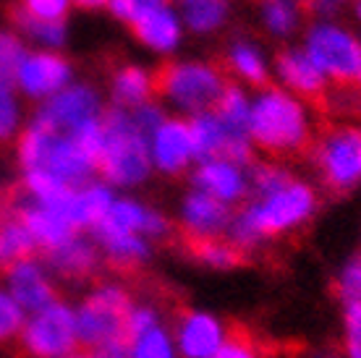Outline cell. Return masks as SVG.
I'll list each match as a JSON object with an SVG mask.
<instances>
[{
	"label": "cell",
	"instance_id": "3957f363",
	"mask_svg": "<svg viewBox=\"0 0 361 358\" xmlns=\"http://www.w3.org/2000/svg\"><path fill=\"white\" fill-rule=\"evenodd\" d=\"M21 165L29 171H42L63 180L66 186L79 188L92 173L94 162L73 144L71 136L47 134L39 125H29L18 142Z\"/></svg>",
	"mask_w": 361,
	"mask_h": 358
},
{
	"label": "cell",
	"instance_id": "277c9868",
	"mask_svg": "<svg viewBox=\"0 0 361 358\" xmlns=\"http://www.w3.org/2000/svg\"><path fill=\"white\" fill-rule=\"evenodd\" d=\"M149 87L152 94H163L191 113L215 108L220 94L226 92L223 76L204 63H163L152 73Z\"/></svg>",
	"mask_w": 361,
	"mask_h": 358
},
{
	"label": "cell",
	"instance_id": "4dcf8cb0",
	"mask_svg": "<svg viewBox=\"0 0 361 358\" xmlns=\"http://www.w3.org/2000/svg\"><path fill=\"white\" fill-rule=\"evenodd\" d=\"M24 63V47L13 35H0V87H11Z\"/></svg>",
	"mask_w": 361,
	"mask_h": 358
},
{
	"label": "cell",
	"instance_id": "b9f144b4",
	"mask_svg": "<svg viewBox=\"0 0 361 358\" xmlns=\"http://www.w3.org/2000/svg\"><path fill=\"white\" fill-rule=\"evenodd\" d=\"M84 358H131V345L128 340H110L105 345H97V348H90L82 353Z\"/></svg>",
	"mask_w": 361,
	"mask_h": 358
},
{
	"label": "cell",
	"instance_id": "836d02e7",
	"mask_svg": "<svg viewBox=\"0 0 361 358\" xmlns=\"http://www.w3.org/2000/svg\"><path fill=\"white\" fill-rule=\"evenodd\" d=\"M24 324V311L21 306L11 298V293H3L0 290V342L11 340Z\"/></svg>",
	"mask_w": 361,
	"mask_h": 358
},
{
	"label": "cell",
	"instance_id": "ba28073f",
	"mask_svg": "<svg viewBox=\"0 0 361 358\" xmlns=\"http://www.w3.org/2000/svg\"><path fill=\"white\" fill-rule=\"evenodd\" d=\"M307 58L322 76H333L341 84H351L361 73V45L345 29L319 24L309 32Z\"/></svg>",
	"mask_w": 361,
	"mask_h": 358
},
{
	"label": "cell",
	"instance_id": "7dc6e473",
	"mask_svg": "<svg viewBox=\"0 0 361 358\" xmlns=\"http://www.w3.org/2000/svg\"><path fill=\"white\" fill-rule=\"evenodd\" d=\"M186 3H197V0H186Z\"/></svg>",
	"mask_w": 361,
	"mask_h": 358
},
{
	"label": "cell",
	"instance_id": "e0dca14e",
	"mask_svg": "<svg viewBox=\"0 0 361 358\" xmlns=\"http://www.w3.org/2000/svg\"><path fill=\"white\" fill-rule=\"evenodd\" d=\"M18 220L24 223V228L29 230V235L35 238L37 249H45V251H53L58 246H63L68 243L76 235V230L71 228L68 220L53 212V209H47L42 204H29V206H21L16 212Z\"/></svg>",
	"mask_w": 361,
	"mask_h": 358
},
{
	"label": "cell",
	"instance_id": "bcb514c9",
	"mask_svg": "<svg viewBox=\"0 0 361 358\" xmlns=\"http://www.w3.org/2000/svg\"><path fill=\"white\" fill-rule=\"evenodd\" d=\"M66 358H84L82 353H71V356H66Z\"/></svg>",
	"mask_w": 361,
	"mask_h": 358
},
{
	"label": "cell",
	"instance_id": "1f68e13d",
	"mask_svg": "<svg viewBox=\"0 0 361 358\" xmlns=\"http://www.w3.org/2000/svg\"><path fill=\"white\" fill-rule=\"evenodd\" d=\"M131 358H173L171 340L160 327L149 330L131 345Z\"/></svg>",
	"mask_w": 361,
	"mask_h": 358
},
{
	"label": "cell",
	"instance_id": "d590c367",
	"mask_svg": "<svg viewBox=\"0 0 361 358\" xmlns=\"http://www.w3.org/2000/svg\"><path fill=\"white\" fill-rule=\"evenodd\" d=\"M338 293H341L345 304H361V257L351 259L341 269Z\"/></svg>",
	"mask_w": 361,
	"mask_h": 358
},
{
	"label": "cell",
	"instance_id": "ab89813d",
	"mask_svg": "<svg viewBox=\"0 0 361 358\" xmlns=\"http://www.w3.org/2000/svg\"><path fill=\"white\" fill-rule=\"evenodd\" d=\"M345 345L348 356L361 358V304H345Z\"/></svg>",
	"mask_w": 361,
	"mask_h": 358
},
{
	"label": "cell",
	"instance_id": "f6af8a7d",
	"mask_svg": "<svg viewBox=\"0 0 361 358\" xmlns=\"http://www.w3.org/2000/svg\"><path fill=\"white\" fill-rule=\"evenodd\" d=\"M312 358H338V356H335V353H314Z\"/></svg>",
	"mask_w": 361,
	"mask_h": 358
},
{
	"label": "cell",
	"instance_id": "7402d4cb",
	"mask_svg": "<svg viewBox=\"0 0 361 358\" xmlns=\"http://www.w3.org/2000/svg\"><path fill=\"white\" fill-rule=\"evenodd\" d=\"M131 29H134V35L145 45L154 47V50H173V47L178 45L180 37L178 21H176V16L165 6L163 8L147 11L145 16L131 21Z\"/></svg>",
	"mask_w": 361,
	"mask_h": 358
},
{
	"label": "cell",
	"instance_id": "603a6c76",
	"mask_svg": "<svg viewBox=\"0 0 361 358\" xmlns=\"http://www.w3.org/2000/svg\"><path fill=\"white\" fill-rule=\"evenodd\" d=\"M47 261L55 272H61L66 278H87L97 267V251L92 243L73 235L68 243L47 251Z\"/></svg>",
	"mask_w": 361,
	"mask_h": 358
},
{
	"label": "cell",
	"instance_id": "9a60e30c",
	"mask_svg": "<svg viewBox=\"0 0 361 358\" xmlns=\"http://www.w3.org/2000/svg\"><path fill=\"white\" fill-rule=\"evenodd\" d=\"M16 79L29 94H53L68 79V63L55 53L29 55L21 63Z\"/></svg>",
	"mask_w": 361,
	"mask_h": 358
},
{
	"label": "cell",
	"instance_id": "83f0119b",
	"mask_svg": "<svg viewBox=\"0 0 361 358\" xmlns=\"http://www.w3.org/2000/svg\"><path fill=\"white\" fill-rule=\"evenodd\" d=\"M11 16L16 21L21 29H27L29 35L37 37V39H42L45 45H61L63 42V21H39V18L29 16L27 11L21 8V6H13L11 8Z\"/></svg>",
	"mask_w": 361,
	"mask_h": 358
},
{
	"label": "cell",
	"instance_id": "6da1fadb",
	"mask_svg": "<svg viewBox=\"0 0 361 358\" xmlns=\"http://www.w3.org/2000/svg\"><path fill=\"white\" fill-rule=\"evenodd\" d=\"M249 136L259 149L278 157L301 154L312 147V134L301 105L278 90H267L252 105Z\"/></svg>",
	"mask_w": 361,
	"mask_h": 358
},
{
	"label": "cell",
	"instance_id": "8992f818",
	"mask_svg": "<svg viewBox=\"0 0 361 358\" xmlns=\"http://www.w3.org/2000/svg\"><path fill=\"white\" fill-rule=\"evenodd\" d=\"M312 209H314L312 188L290 180L288 186L278 188L259 199L257 204L246 206L238 217L257 238H264V235H278L293 225L304 223L312 215Z\"/></svg>",
	"mask_w": 361,
	"mask_h": 358
},
{
	"label": "cell",
	"instance_id": "7c38bea8",
	"mask_svg": "<svg viewBox=\"0 0 361 358\" xmlns=\"http://www.w3.org/2000/svg\"><path fill=\"white\" fill-rule=\"evenodd\" d=\"M231 225L226 202L194 191L183 204V238H217Z\"/></svg>",
	"mask_w": 361,
	"mask_h": 358
},
{
	"label": "cell",
	"instance_id": "8fae6325",
	"mask_svg": "<svg viewBox=\"0 0 361 358\" xmlns=\"http://www.w3.org/2000/svg\"><path fill=\"white\" fill-rule=\"evenodd\" d=\"M168 230V223L157 212H149L136 202H113L105 217L94 225V235H113V233H149L163 235Z\"/></svg>",
	"mask_w": 361,
	"mask_h": 358
},
{
	"label": "cell",
	"instance_id": "44dd1931",
	"mask_svg": "<svg viewBox=\"0 0 361 358\" xmlns=\"http://www.w3.org/2000/svg\"><path fill=\"white\" fill-rule=\"evenodd\" d=\"M37 243L18 220V215H3L0 217V269H13L21 261H29L35 257Z\"/></svg>",
	"mask_w": 361,
	"mask_h": 358
},
{
	"label": "cell",
	"instance_id": "30bf717a",
	"mask_svg": "<svg viewBox=\"0 0 361 358\" xmlns=\"http://www.w3.org/2000/svg\"><path fill=\"white\" fill-rule=\"evenodd\" d=\"M94 113H97V97H94V92L87 90V87H73V90L55 94L47 102V108L37 116L35 125L45 128L47 134L68 136L82 123L94 121Z\"/></svg>",
	"mask_w": 361,
	"mask_h": 358
},
{
	"label": "cell",
	"instance_id": "d6986e66",
	"mask_svg": "<svg viewBox=\"0 0 361 358\" xmlns=\"http://www.w3.org/2000/svg\"><path fill=\"white\" fill-rule=\"evenodd\" d=\"M113 202H116V199L110 197L108 188L82 186V188H73L71 197L66 199L61 206H55L53 212H58L63 220H68L73 230H76V228H87V225L94 228V225L105 217V212L110 209Z\"/></svg>",
	"mask_w": 361,
	"mask_h": 358
},
{
	"label": "cell",
	"instance_id": "f1b7e54d",
	"mask_svg": "<svg viewBox=\"0 0 361 358\" xmlns=\"http://www.w3.org/2000/svg\"><path fill=\"white\" fill-rule=\"evenodd\" d=\"M223 18H226V0H197V3H189V11H186V21L197 32L215 29Z\"/></svg>",
	"mask_w": 361,
	"mask_h": 358
},
{
	"label": "cell",
	"instance_id": "484cf974",
	"mask_svg": "<svg viewBox=\"0 0 361 358\" xmlns=\"http://www.w3.org/2000/svg\"><path fill=\"white\" fill-rule=\"evenodd\" d=\"M215 110H217L215 118L223 123V128H226L228 134L238 136V139L249 136V113H252V108L246 102L244 92L235 90V87H226V92L217 99Z\"/></svg>",
	"mask_w": 361,
	"mask_h": 358
},
{
	"label": "cell",
	"instance_id": "cb8c5ba5",
	"mask_svg": "<svg viewBox=\"0 0 361 358\" xmlns=\"http://www.w3.org/2000/svg\"><path fill=\"white\" fill-rule=\"evenodd\" d=\"M186 249L191 257L199 259L202 264L215 269H231L246 261V251L233 246L231 241H220V238H183Z\"/></svg>",
	"mask_w": 361,
	"mask_h": 358
},
{
	"label": "cell",
	"instance_id": "ffe728a7",
	"mask_svg": "<svg viewBox=\"0 0 361 358\" xmlns=\"http://www.w3.org/2000/svg\"><path fill=\"white\" fill-rule=\"evenodd\" d=\"M197 186L209 197L220 199V202H235L244 197L246 180L241 171L223 160H209L197 171Z\"/></svg>",
	"mask_w": 361,
	"mask_h": 358
},
{
	"label": "cell",
	"instance_id": "60d3db41",
	"mask_svg": "<svg viewBox=\"0 0 361 358\" xmlns=\"http://www.w3.org/2000/svg\"><path fill=\"white\" fill-rule=\"evenodd\" d=\"M16 128V102L11 97V87H0V144L8 142Z\"/></svg>",
	"mask_w": 361,
	"mask_h": 358
},
{
	"label": "cell",
	"instance_id": "4316f807",
	"mask_svg": "<svg viewBox=\"0 0 361 358\" xmlns=\"http://www.w3.org/2000/svg\"><path fill=\"white\" fill-rule=\"evenodd\" d=\"M149 76L145 71H139L134 66H128L123 71L116 73V79H113V94L121 105H142L147 97H149Z\"/></svg>",
	"mask_w": 361,
	"mask_h": 358
},
{
	"label": "cell",
	"instance_id": "8d00e7d4",
	"mask_svg": "<svg viewBox=\"0 0 361 358\" xmlns=\"http://www.w3.org/2000/svg\"><path fill=\"white\" fill-rule=\"evenodd\" d=\"M21 8L39 21H63L68 0H21Z\"/></svg>",
	"mask_w": 361,
	"mask_h": 358
},
{
	"label": "cell",
	"instance_id": "ac0fdd59",
	"mask_svg": "<svg viewBox=\"0 0 361 358\" xmlns=\"http://www.w3.org/2000/svg\"><path fill=\"white\" fill-rule=\"evenodd\" d=\"M278 71L290 90L298 92L301 97H307L312 105L319 108L325 102V76L319 73L314 63L309 61L307 53H293V50L280 53Z\"/></svg>",
	"mask_w": 361,
	"mask_h": 358
},
{
	"label": "cell",
	"instance_id": "7bdbcfd3",
	"mask_svg": "<svg viewBox=\"0 0 361 358\" xmlns=\"http://www.w3.org/2000/svg\"><path fill=\"white\" fill-rule=\"evenodd\" d=\"M348 0H296V8H301L304 13H312V16H327V13H335L338 8H343Z\"/></svg>",
	"mask_w": 361,
	"mask_h": 358
},
{
	"label": "cell",
	"instance_id": "5b68a950",
	"mask_svg": "<svg viewBox=\"0 0 361 358\" xmlns=\"http://www.w3.org/2000/svg\"><path fill=\"white\" fill-rule=\"evenodd\" d=\"M131 298L118 285H102L76 311V335L84 350L105 345L110 340H126V319L131 314Z\"/></svg>",
	"mask_w": 361,
	"mask_h": 358
},
{
	"label": "cell",
	"instance_id": "ee69618b",
	"mask_svg": "<svg viewBox=\"0 0 361 358\" xmlns=\"http://www.w3.org/2000/svg\"><path fill=\"white\" fill-rule=\"evenodd\" d=\"M79 6H84V8H97V6H105L108 0H76Z\"/></svg>",
	"mask_w": 361,
	"mask_h": 358
},
{
	"label": "cell",
	"instance_id": "52a82bcc",
	"mask_svg": "<svg viewBox=\"0 0 361 358\" xmlns=\"http://www.w3.org/2000/svg\"><path fill=\"white\" fill-rule=\"evenodd\" d=\"M24 350L35 358H66L79 345L76 335V311L66 304H50L37 311L21 332Z\"/></svg>",
	"mask_w": 361,
	"mask_h": 358
},
{
	"label": "cell",
	"instance_id": "74e56055",
	"mask_svg": "<svg viewBox=\"0 0 361 358\" xmlns=\"http://www.w3.org/2000/svg\"><path fill=\"white\" fill-rule=\"evenodd\" d=\"M157 327V316H154L152 309H147V306H139V309H131L126 319V340L128 345H134L142 335H147L149 330Z\"/></svg>",
	"mask_w": 361,
	"mask_h": 358
},
{
	"label": "cell",
	"instance_id": "9c48e42d",
	"mask_svg": "<svg viewBox=\"0 0 361 358\" xmlns=\"http://www.w3.org/2000/svg\"><path fill=\"white\" fill-rule=\"evenodd\" d=\"M319 165L333 188H351L361 178V134L335 131L322 139Z\"/></svg>",
	"mask_w": 361,
	"mask_h": 358
},
{
	"label": "cell",
	"instance_id": "d4e9b609",
	"mask_svg": "<svg viewBox=\"0 0 361 358\" xmlns=\"http://www.w3.org/2000/svg\"><path fill=\"white\" fill-rule=\"evenodd\" d=\"M102 249L108 254V261L116 269H134L149 257L147 246L136 233H113V235H97Z\"/></svg>",
	"mask_w": 361,
	"mask_h": 358
},
{
	"label": "cell",
	"instance_id": "5bb4252c",
	"mask_svg": "<svg viewBox=\"0 0 361 358\" xmlns=\"http://www.w3.org/2000/svg\"><path fill=\"white\" fill-rule=\"evenodd\" d=\"M226 338L223 324L209 314L189 311L180 319L178 345L186 358H209Z\"/></svg>",
	"mask_w": 361,
	"mask_h": 358
},
{
	"label": "cell",
	"instance_id": "e575fe53",
	"mask_svg": "<svg viewBox=\"0 0 361 358\" xmlns=\"http://www.w3.org/2000/svg\"><path fill=\"white\" fill-rule=\"evenodd\" d=\"M267 27L272 32H288L296 24V0H270L264 8Z\"/></svg>",
	"mask_w": 361,
	"mask_h": 358
},
{
	"label": "cell",
	"instance_id": "f35d334b",
	"mask_svg": "<svg viewBox=\"0 0 361 358\" xmlns=\"http://www.w3.org/2000/svg\"><path fill=\"white\" fill-rule=\"evenodd\" d=\"M113 13L118 18H123V21H136L139 16H145L147 11H154V8H163L165 0H108Z\"/></svg>",
	"mask_w": 361,
	"mask_h": 358
},
{
	"label": "cell",
	"instance_id": "681fc988",
	"mask_svg": "<svg viewBox=\"0 0 361 358\" xmlns=\"http://www.w3.org/2000/svg\"><path fill=\"white\" fill-rule=\"evenodd\" d=\"M359 79H361V73H359Z\"/></svg>",
	"mask_w": 361,
	"mask_h": 358
},
{
	"label": "cell",
	"instance_id": "c3c4849f",
	"mask_svg": "<svg viewBox=\"0 0 361 358\" xmlns=\"http://www.w3.org/2000/svg\"><path fill=\"white\" fill-rule=\"evenodd\" d=\"M359 16H361V3H359Z\"/></svg>",
	"mask_w": 361,
	"mask_h": 358
},
{
	"label": "cell",
	"instance_id": "4fadbf2b",
	"mask_svg": "<svg viewBox=\"0 0 361 358\" xmlns=\"http://www.w3.org/2000/svg\"><path fill=\"white\" fill-rule=\"evenodd\" d=\"M11 298L21 306V311H42L50 304H55L53 283L45 278L42 267L37 261H21L13 269H8Z\"/></svg>",
	"mask_w": 361,
	"mask_h": 358
},
{
	"label": "cell",
	"instance_id": "d6a6232c",
	"mask_svg": "<svg viewBox=\"0 0 361 358\" xmlns=\"http://www.w3.org/2000/svg\"><path fill=\"white\" fill-rule=\"evenodd\" d=\"M209 358H257V350H254L252 338L241 327H231V332L220 342V348Z\"/></svg>",
	"mask_w": 361,
	"mask_h": 358
},
{
	"label": "cell",
	"instance_id": "2e32d148",
	"mask_svg": "<svg viewBox=\"0 0 361 358\" xmlns=\"http://www.w3.org/2000/svg\"><path fill=\"white\" fill-rule=\"evenodd\" d=\"M152 154H154V162H157L165 173L183 171V168L189 165L191 157H194L189 123L163 121V125L154 131Z\"/></svg>",
	"mask_w": 361,
	"mask_h": 358
},
{
	"label": "cell",
	"instance_id": "7a4b0ae2",
	"mask_svg": "<svg viewBox=\"0 0 361 358\" xmlns=\"http://www.w3.org/2000/svg\"><path fill=\"white\" fill-rule=\"evenodd\" d=\"M99 123L105 142L94 168L116 186H131L145 180L149 173V147L145 131L134 123V118L121 110H110Z\"/></svg>",
	"mask_w": 361,
	"mask_h": 358
},
{
	"label": "cell",
	"instance_id": "f546056e",
	"mask_svg": "<svg viewBox=\"0 0 361 358\" xmlns=\"http://www.w3.org/2000/svg\"><path fill=\"white\" fill-rule=\"evenodd\" d=\"M231 66L233 71H238L244 79H249L252 84H267V73H264V63L259 58L257 50H252L249 45H235L231 50Z\"/></svg>",
	"mask_w": 361,
	"mask_h": 358
}]
</instances>
